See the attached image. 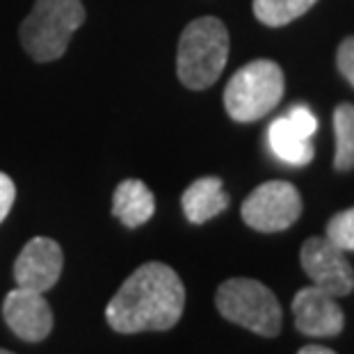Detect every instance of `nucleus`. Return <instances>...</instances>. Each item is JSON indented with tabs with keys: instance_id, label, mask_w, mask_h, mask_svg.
<instances>
[{
	"instance_id": "obj_1",
	"label": "nucleus",
	"mask_w": 354,
	"mask_h": 354,
	"mask_svg": "<svg viewBox=\"0 0 354 354\" xmlns=\"http://www.w3.org/2000/svg\"><path fill=\"white\" fill-rule=\"evenodd\" d=\"M185 308V286L165 263H145L119 286L105 306V320L119 334L167 331Z\"/></svg>"
},
{
	"instance_id": "obj_2",
	"label": "nucleus",
	"mask_w": 354,
	"mask_h": 354,
	"mask_svg": "<svg viewBox=\"0 0 354 354\" xmlns=\"http://www.w3.org/2000/svg\"><path fill=\"white\" fill-rule=\"evenodd\" d=\"M229 59V30L215 17H201L180 32L176 76L187 89H208Z\"/></svg>"
},
{
	"instance_id": "obj_3",
	"label": "nucleus",
	"mask_w": 354,
	"mask_h": 354,
	"mask_svg": "<svg viewBox=\"0 0 354 354\" xmlns=\"http://www.w3.org/2000/svg\"><path fill=\"white\" fill-rule=\"evenodd\" d=\"M87 14L80 0H35L19 28L21 46L35 62H55L69 48Z\"/></svg>"
},
{
	"instance_id": "obj_4",
	"label": "nucleus",
	"mask_w": 354,
	"mask_h": 354,
	"mask_svg": "<svg viewBox=\"0 0 354 354\" xmlns=\"http://www.w3.org/2000/svg\"><path fill=\"white\" fill-rule=\"evenodd\" d=\"M286 80L281 66L272 59H254L238 69L224 89V108L238 124L259 122L277 108L283 96Z\"/></svg>"
},
{
	"instance_id": "obj_5",
	"label": "nucleus",
	"mask_w": 354,
	"mask_h": 354,
	"mask_svg": "<svg viewBox=\"0 0 354 354\" xmlns=\"http://www.w3.org/2000/svg\"><path fill=\"white\" fill-rule=\"evenodd\" d=\"M215 306L233 325L274 338L281 331V304L266 283L256 279H227L215 292Z\"/></svg>"
},
{
	"instance_id": "obj_6",
	"label": "nucleus",
	"mask_w": 354,
	"mask_h": 354,
	"mask_svg": "<svg viewBox=\"0 0 354 354\" xmlns=\"http://www.w3.org/2000/svg\"><path fill=\"white\" fill-rule=\"evenodd\" d=\"M245 224L261 233H279L290 229L302 215L299 190L288 180H268L243 201L240 208Z\"/></svg>"
},
{
	"instance_id": "obj_7",
	"label": "nucleus",
	"mask_w": 354,
	"mask_h": 354,
	"mask_svg": "<svg viewBox=\"0 0 354 354\" xmlns=\"http://www.w3.org/2000/svg\"><path fill=\"white\" fill-rule=\"evenodd\" d=\"M306 277L331 297H345L354 290V270L348 256L327 238H308L299 252Z\"/></svg>"
},
{
	"instance_id": "obj_8",
	"label": "nucleus",
	"mask_w": 354,
	"mask_h": 354,
	"mask_svg": "<svg viewBox=\"0 0 354 354\" xmlns=\"http://www.w3.org/2000/svg\"><path fill=\"white\" fill-rule=\"evenodd\" d=\"M3 318L14 336L26 343H39L53 331V308L44 292L17 286L3 302Z\"/></svg>"
},
{
	"instance_id": "obj_9",
	"label": "nucleus",
	"mask_w": 354,
	"mask_h": 354,
	"mask_svg": "<svg viewBox=\"0 0 354 354\" xmlns=\"http://www.w3.org/2000/svg\"><path fill=\"white\" fill-rule=\"evenodd\" d=\"M64 268V254L55 240L50 238H32L21 250L14 263V279L17 286L28 290L46 292L59 281Z\"/></svg>"
},
{
	"instance_id": "obj_10",
	"label": "nucleus",
	"mask_w": 354,
	"mask_h": 354,
	"mask_svg": "<svg viewBox=\"0 0 354 354\" xmlns=\"http://www.w3.org/2000/svg\"><path fill=\"white\" fill-rule=\"evenodd\" d=\"M292 315L299 334L313 338L338 336L345 327V313L336 297L313 283L297 290V295L292 297Z\"/></svg>"
},
{
	"instance_id": "obj_11",
	"label": "nucleus",
	"mask_w": 354,
	"mask_h": 354,
	"mask_svg": "<svg viewBox=\"0 0 354 354\" xmlns=\"http://www.w3.org/2000/svg\"><path fill=\"white\" fill-rule=\"evenodd\" d=\"M156 213V197L145 185V180L126 178L112 194V215L128 229L147 224Z\"/></svg>"
},
{
	"instance_id": "obj_12",
	"label": "nucleus",
	"mask_w": 354,
	"mask_h": 354,
	"mask_svg": "<svg viewBox=\"0 0 354 354\" xmlns=\"http://www.w3.org/2000/svg\"><path fill=\"white\" fill-rule=\"evenodd\" d=\"M180 206L187 217V222L192 224H203L213 220L220 213L229 208V194L224 192L222 178L217 176H203L197 178L187 187L180 197Z\"/></svg>"
},
{
	"instance_id": "obj_13",
	"label": "nucleus",
	"mask_w": 354,
	"mask_h": 354,
	"mask_svg": "<svg viewBox=\"0 0 354 354\" xmlns=\"http://www.w3.org/2000/svg\"><path fill=\"white\" fill-rule=\"evenodd\" d=\"M268 140H270V149L272 153L283 160L286 165H295V167H302L313 160L315 149L311 145V140L302 138L295 128L290 126L288 117H279L270 124L268 131Z\"/></svg>"
},
{
	"instance_id": "obj_14",
	"label": "nucleus",
	"mask_w": 354,
	"mask_h": 354,
	"mask_svg": "<svg viewBox=\"0 0 354 354\" xmlns=\"http://www.w3.org/2000/svg\"><path fill=\"white\" fill-rule=\"evenodd\" d=\"M318 0H254V17L263 26L281 28L311 10Z\"/></svg>"
},
{
	"instance_id": "obj_15",
	"label": "nucleus",
	"mask_w": 354,
	"mask_h": 354,
	"mask_svg": "<svg viewBox=\"0 0 354 354\" xmlns=\"http://www.w3.org/2000/svg\"><path fill=\"white\" fill-rule=\"evenodd\" d=\"M334 135H336L334 167L338 171L354 169V105L352 103H341L334 110Z\"/></svg>"
},
{
	"instance_id": "obj_16",
	"label": "nucleus",
	"mask_w": 354,
	"mask_h": 354,
	"mask_svg": "<svg viewBox=\"0 0 354 354\" xmlns=\"http://www.w3.org/2000/svg\"><path fill=\"white\" fill-rule=\"evenodd\" d=\"M327 240H331L343 252H354V206L341 210L327 222Z\"/></svg>"
},
{
	"instance_id": "obj_17",
	"label": "nucleus",
	"mask_w": 354,
	"mask_h": 354,
	"mask_svg": "<svg viewBox=\"0 0 354 354\" xmlns=\"http://www.w3.org/2000/svg\"><path fill=\"white\" fill-rule=\"evenodd\" d=\"M286 117H288L290 126L306 140H311L315 131H318V119H315V115L306 108V105H295Z\"/></svg>"
},
{
	"instance_id": "obj_18",
	"label": "nucleus",
	"mask_w": 354,
	"mask_h": 354,
	"mask_svg": "<svg viewBox=\"0 0 354 354\" xmlns=\"http://www.w3.org/2000/svg\"><path fill=\"white\" fill-rule=\"evenodd\" d=\"M336 64L341 76L354 87V37H348L336 53Z\"/></svg>"
},
{
	"instance_id": "obj_19",
	"label": "nucleus",
	"mask_w": 354,
	"mask_h": 354,
	"mask_svg": "<svg viewBox=\"0 0 354 354\" xmlns=\"http://www.w3.org/2000/svg\"><path fill=\"white\" fill-rule=\"evenodd\" d=\"M14 199H17V185H14V180L5 171H0V224L10 215Z\"/></svg>"
},
{
	"instance_id": "obj_20",
	"label": "nucleus",
	"mask_w": 354,
	"mask_h": 354,
	"mask_svg": "<svg viewBox=\"0 0 354 354\" xmlns=\"http://www.w3.org/2000/svg\"><path fill=\"white\" fill-rule=\"evenodd\" d=\"M297 354H336V352L329 348H322V345H304Z\"/></svg>"
},
{
	"instance_id": "obj_21",
	"label": "nucleus",
	"mask_w": 354,
	"mask_h": 354,
	"mask_svg": "<svg viewBox=\"0 0 354 354\" xmlns=\"http://www.w3.org/2000/svg\"><path fill=\"white\" fill-rule=\"evenodd\" d=\"M0 354H14V352H10V350H3V348H0Z\"/></svg>"
}]
</instances>
